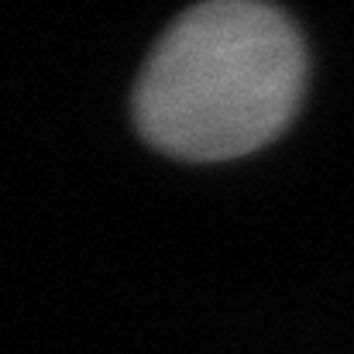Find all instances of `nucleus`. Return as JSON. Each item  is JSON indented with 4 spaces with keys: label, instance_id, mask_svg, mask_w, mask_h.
<instances>
[{
    "label": "nucleus",
    "instance_id": "f257e3e1",
    "mask_svg": "<svg viewBox=\"0 0 354 354\" xmlns=\"http://www.w3.org/2000/svg\"><path fill=\"white\" fill-rule=\"evenodd\" d=\"M306 48L286 10L261 0H207L155 41L138 86L141 138L176 158H241L299 111Z\"/></svg>",
    "mask_w": 354,
    "mask_h": 354
}]
</instances>
